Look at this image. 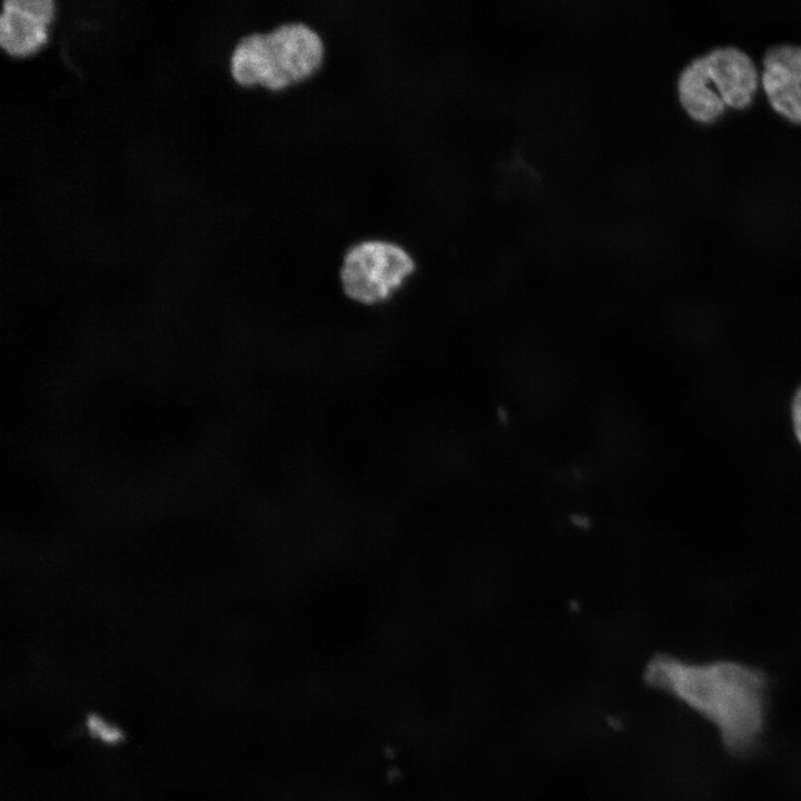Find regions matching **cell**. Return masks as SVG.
Here are the masks:
<instances>
[{
    "instance_id": "6da1fadb",
    "label": "cell",
    "mask_w": 801,
    "mask_h": 801,
    "mask_svg": "<svg viewBox=\"0 0 801 801\" xmlns=\"http://www.w3.org/2000/svg\"><path fill=\"white\" fill-rule=\"evenodd\" d=\"M650 676L713 723L730 752L743 753L756 743L768 689L760 670L726 660L699 664L666 657L654 663Z\"/></svg>"
},
{
    "instance_id": "7a4b0ae2",
    "label": "cell",
    "mask_w": 801,
    "mask_h": 801,
    "mask_svg": "<svg viewBox=\"0 0 801 801\" xmlns=\"http://www.w3.org/2000/svg\"><path fill=\"white\" fill-rule=\"evenodd\" d=\"M326 52L322 33L310 23L283 21L269 30L243 36L230 53V73L241 86L280 91L320 71Z\"/></svg>"
},
{
    "instance_id": "3957f363",
    "label": "cell",
    "mask_w": 801,
    "mask_h": 801,
    "mask_svg": "<svg viewBox=\"0 0 801 801\" xmlns=\"http://www.w3.org/2000/svg\"><path fill=\"white\" fill-rule=\"evenodd\" d=\"M415 269L414 257L399 243L366 238L346 249L338 277L349 300L363 306H377L396 295Z\"/></svg>"
},
{
    "instance_id": "277c9868",
    "label": "cell",
    "mask_w": 801,
    "mask_h": 801,
    "mask_svg": "<svg viewBox=\"0 0 801 801\" xmlns=\"http://www.w3.org/2000/svg\"><path fill=\"white\" fill-rule=\"evenodd\" d=\"M702 59L726 107L744 109L752 103L761 75L748 52L735 46H721L703 53Z\"/></svg>"
},
{
    "instance_id": "5b68a950",
    "label": "cell",
    "mask_w": 801,
    "mask_h": 801,
    "mask_svg": "<svg viewBox=\"0 0 801 801\" xmlns=\"http://www.w3.org/2000/svg\"><path fill=\"white\" fill-rule=\"evenodd\" d=\"M53 14L51 0H4L0 14V44L10 55L33 52L46 40Z\"/></svg>"
},
{
    "instance_id": "8992f818",
    "label": "cell",
    "mask_w": 801,
    "mask_h": 801,
    "mask_svg": "<svg viewBox=\"0 0 801 801\" xmlns=\"http://www.w3.org/2000/svg\"><path fill=\"white\" fill-rule=\"evenodd\" d=\"M676 88L682 108L695 121L711 123L724 113L726 106L709 78L702 56L682 69Z\"/></svg>"
},
{
    "instance_id": "52a82bcc",
    "label": "cell",
    "mask_w": 801,
    "mask_h": 801,
    "mask_svg": "<svg viewBox=\"0 0 801 801\" xmlns=\"http://www.w3.org/2000/svg\"><path fill=\"white\" fill-rule=\"evenodd\" d=\"M760 82L774 111L789 121L801 125V82L764 68Z\"/></svg>"
},
{
    "instance_id": "ba28073f",
    "label": "cell",
    "mask_w": 801,
    "mask_h": 801,
    "mask_svg": "<svg viewBox=\"0 0 801 801\" xmlns=\"http://www.w3.org/2000/svg\"><path fill=\"white\" fill-rule=\"evenodd\" d=\"M764 69L774 70L790 79L801 82V44H774L770 47L762 61Z\"/></svg>"
},
{
    "instance_id": "9c48e42d",
    "label": "cell",
    "mask_w": 801,
    "mask_h": 801,
    "mask_svg": "<svg viewBox=\"0 0 801 801\" xmlns=\"http://www.w3.org/2000/svg\"><path fill=\"white\" fill-rule=\"evenodd\" d=\"M88 735L107 746L120 745L126 738L123 729L97 712H88L83 721Z\"/></svg>"
},
{
    "instance_id": "30bf717a",
    "label": "cell",
    "mask_w": 801,
    "mask_h": 801,
    "mask_svg": "<svg viewBox=\"0 0 801 801\" xmlns=\"http://www.w3.org/2000/svg\"><path fill=\"white\" fill-rule=\"evenodd\" d=\"M790 417L793 434L801 445V384L795 389L790 406Z\"/></svg>"
}]
</instances>
